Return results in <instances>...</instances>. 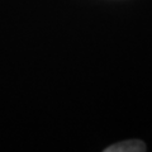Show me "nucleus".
I'll return each mask as SVG.
<instances>
[{
	"instance_id": "f257e3e1",
	"label": "nucleus",
	"mask_w": 152,
	"mask_h": 152,
	"mask_svg": "<svg viewBox=\"0 0 152 152\" xmlns=\"http://www.w3.org/2000/svg\"><path fill=\"white\" fill-rule=\"evenodd\" d=\"M146 145L140 140H128L123 141L119 143L112 145L108 148L104 150V152H145Z\"/></svg>"
}]
</instances>
